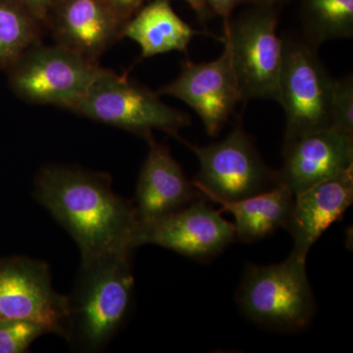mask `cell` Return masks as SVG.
Segmentation results:
<instances>
[{
  "label": "cell",
  "mask_w": 353,
  "mask_h": 353,
  "mask_svg": "<svg viewBox=\"0 0 353 353\" xmlns=\"http://www.w3.org/2000/svg\"><path fill=\"white\" fill-rule=\"evenodd\" d=\"M34 196L80 248L82 265L132 255L139 226L132 201L114 192L112 179L65 166L44 167Z\"/></svg>",
  "instance_id": "6da1fadb"
},
{
  "label": "cell",
  "mask_w": 353,
  "mask_h": 353,
  "mask_svg": "<svg viewBox=\"0 0 353 353\" xmlns=\"http://www.w3.org/2000/svg\"><path fill=\"white\" fill-rule=\"evenodd\" d=\"M131 255L81 265L69 301L66 340L87 352L101 350L126 322L134 299Z\"/></svg>",
  "instance_id": "7a4b0ae2"
},
{
  "label": "cell",
  "mask_w": 353,
  "mask_h": 353,
  "mask_svg": "<svg viewBox=\"0 0 353 353\" xmlns=\"http://www.w3.org/2000/svg\"><path fill=\"white\" fill-rule=\"evenodd\" d=\"M236 299L248 319L277 331L305 328L316 311L306 260L292 255L282 263L248 265Z\"/></svg>",
  "instance_id": "3957f363"
},
{
  "label": "cell",
  "mask_w": 353,
  "mask_h": 353,
  "mask_svg": "<svg viewBox=\"0 0 353 353\" xmlns=\"http://www.w3.org/2000/svg\"><path fill=\"white\" fill-rule=\"evenodd\" d=\"M68 110L145 139L153 130L176 138L190 125L188 114L166 105L157 92L108 69Z\"/></svg>",
  "instance_id": "277c9868"
},
{
  "label": "cell",
  "mask_w": 353,
  "mask_h": 353,
  "mask_svg": "<svg viewBox=\"0 0 353 353\" xmlns=\"http://www.w3.org/2000/svg\"><path fill=\"white\" fill-rule=\"evenodd\" d=\"M224 23L223 41L231 53L243 101H280L284 39L277 32L275 7L253 4L239 17Z\"/></svg>",
  "instance_id": "5b68a950"
},
{
  "label": "cell",
  "mask_w": 353,
  "mask_h": 353,
  "mask_svg": "<svg viewBox=\"0 0 353 353\" xmlns=\"http://www.w3.org/2000/svg\"><path fill=\"white\" fill-rule=\"evenodd\" d=\"M63 46L29 48L7 71L11 90L23 101L68 109L105 72Z\"/></svg>",
  "instance_id": "8992f818"
},
{
  "label": "cell",
  "mask_w": 353,
  "mask_h": 353,
  "mask_svg": "<svg viewBox=\"0 0 353 353\" xmlns=\"http://www.w3.org/2000/svg\"><path fill=\"white\" fill-rule=\"evenodd\" d=\"M199 158V173L192 183L204 199L236 201L280 185L278 172L260 157L252 138L241 124L226 139L199 146L176 137Z\"/></svg>",
  "instance_id": "52a82bcc"
},
{
  "label": "cell",
  "mask_w": 353,
  "mask_h": 353,
  "mask_svg": "<svg viewBox=\"0 0 353 353\" xmlns=\"http://www.w3.org/2000/svg\"><path fill=\"white\" fill-rule=\"evenodd\" d=\"M316 48L307 41H284L280 101L285 114V143L332 128L333 80Z\"/></svg>",
  "instance_id": "ba28073f"
},
{
  "label": "cell",
  "mask_w": 353,
  "mask_h": 353,
  "mask_svg": "<svg viewBox=\"0 0 353 353\" xmlns=\"http://www.w3.org/2000/svg\"><path fill=\"white\" fill-rule=\"evenodd\" d=\"M25 320L67 338L68 296L52 287L50 265L22 256L0 259V322Z\"/></svg>",
  "instance_id": "9c48e42d"
},
{
  "label": "cell",
  "mask_w": 353,
  "mask_h": 353,
  "mask_svg": "<svg viewBox=\"0 0 353 353\" xmlns=\"http://www.w3.org/2000/svg\"><path fill=\"white\" fill-rule=\"evenodd\" d=\"M221 212L199 197L172 214L139 223L134 245L137 248L152 243L190 259L208 261L236 240L234 224Z\"/></svg>",
  "instance_id": "30bf717a"
},
{
  "label": "cell",
  "mask_w": 353,
  "mask_h": 353,
  "mask_svg": "<svg viewBox=\"0 0 353 353\" xmlns=\"http://www.w3.org/2000/svg\"><path fill=\"white\" fill-rule=\"evenodd\" d=\"M187 103L201 118L206 132L217 136L243 101L227 44L217 59L205 63L185 61L180 75L157 90Z\"/></svg>",
  "instance_id": "8fae6325"
},
{
  "label": "cell",
  "mask_w": 353,
  "mask_h": 353,
  "mask_svg": "<svg viewBox=\"0 0 353 353\" xmlns=\"http://www.w3.org/2000/svg\"><path fill=\"white\" fill-rule=\"evenodd\" d=\"M353 166V134L333 128L304 134L284 145L281 183L294 196Z\"/></svg>",
  "instance_id": "7c38bea8"
},
{
  "label": "cell",
  "mask_w": 353,
  "mask_h": 353,
  "mask_svg": "<svg viewBox=\"0 0 353 353\" xmlns=\"http://www.w3.org/2000/svg\"><path fill=\"white\" fill-rule=\"evenodd\" d=\"M125 25L106 0H62L46 23L55 43L97 63Z\"/></svg>",
  "instance_id": "4fadbf2b"
},
{
  "label": "cell",
  "mask_w": 353,
  "mask_h": 353,
  "mask_svg": "<svg viewBox=\"0 0 353 353\" xmlns=\"http://www.w3.org/2000/svg\"><path fill=\"white\" fill-rule=\"evenodd\" d=\"M353 201V166L294 196V206L284 228L294 241L290 255L306 260L318 239Z\"/></svg>",
  "instance_id": "5bb4252c"
},
{
  "label": "cell",
  "mask_w": 353,
  "mask_h": 353,
  "mask_svg": "<svg viewBox=\"0 0 353 353\" xmlns=\"http://www.w3.org/2000/svg\"><path fill=\"white\" fill-rule=\"evenodd\" d=\"M145 139L150 152L139 174L134 204L139 223L172 214L202 196L168 148L152 136Z\"/></svg>",
  "instance_id": "9a60e30c"
},
{
  "label": "cell",
  "mask_w": 353,
  "mask_h": 353,
  "mask_svg": "<svg viewBox=\"0 0 353 353\" xmlns=\"http://www.w3.org/2000/svg\"><path fill=\"white\" fill-rule=\"evenodd\" d=\"M197 34L201 32L181 19L166 0H154L141 7L128 21L122 32L123 38L139 44L143 58L185 51Z\"/></svg>",
  "instance_id": "2e32d148"
},
{
  "label": "cell",
  "mask_w": 353,
  "mask_h": 353,
  "mask_svg": "<svg viewBox=\"0 0 353 353\" xmlns=\"http://www.w3.org/2000/svg\"><path fill=\"white\" fill-rule=\"evenodd\" d=\"M209 199L220 204L221 211L234 216L236 239L243 243H254L285 226L294 206V194L287 185L280 183L272 190L241 201H227L215 197Z\"/></svg>",
  "instance_id": "e0dca14e"
},
{
  "label": "cell",
  "mask_w": 353,
  "mask_h": 353,
  "mask_svg": "<svg viewBox=\"0 0 353 353\" xmlns=\"http://www.w3.org/2000/svg\"><path fill=\"white\" fill-rule=\"evenodd\" d=\"M43 27L19 0H0V70L8 71L26 51L41 43Z\"/></svg>",
  "instance_id": "ac0fdd59"
},
{
  "label": "cell",
  "mask_w": 353,
  "mask_h": 353,
  "mask_svg": "<svg viewBox=\"0 0 353 353\" xmlns=\"http://www.w3.org/2000/svg\"><path fill=\"white\" fill-rule=\"evenodd\" d=\"M306 41L318 46L353 36V0H299Z\"/></svg>",
  "instance_id": "d6986e66"
},
{
  "label": "cell",
  "mask_w": 353,
  "mask_h": 353,
  "mask_svg": "<svg viewBox=\"0 0 353 353\" xmlns=\"http://www.w3.org/2000/svg\"><path fill=\"white\" fill-rule=\"evenodd\" d=\"M50 331L38 323L14 320L0 322V353H24L37 339Z\"/></svg>",
  "instance_id": "ffe728a7"
},
{
  "label": "cell",
  "mask_w": 353,
  "mask_h": 353,
  "mask_svg": "<svg viewBox=\"0 0 353 353\" xmlns=\"http://www.w3.org/2000/svg\"><path fill=\"white\" fill-rule=\"evenodd\" d=\"M332 128L353 134V79L333 80L331 101Z\"/></svg>",
  "instance_id": "44dd1931"
},
{
  "label": "cell",
  "mask_w": 353,
  "mask_h": 353,
  "mask_svg": "<svg viewBox=\"0 0 353 353\" xmlns=\"http://www.w3.org/2000/svg\"><path fill=\"white\" fill-rule=\"evenodd\" d=\"M32 15L43 26H46L51 13L62 0H19Z\"/></svg>",
  "instance_id": "7402d4cb"
},
{
  "label": "cell",
  "mask_w": 353,
  "mask_h": 353,
  "mask_svg": "<svg viewBox=\"0 0 353 353\" xmlns=\"http://www.w3.org/2000/svg\"><path fill=\"white\" fill-rule=\"evenodd\" d=\"M114 9L120 19L126 24L141 7L145 0H106Z\"/></svg>",
  "instance_id": "603a6c76"
},
{
  "label": "cell",
  "mask_w": 353,
  "mask_h": 353,
  "mask_svg": "<svg viewBox=\"0 0 353 353\" xmlns=\"http://www.w3.org/2000/svg\"><path fill=\"white\" fill-rule=\"evenodd\" d=\"M210 11H213L223 19L228 20L231 18L236 7L243 3H252V0H206Z\"/></svg>",
  "instance_id": "cb8c5ba5"
},
{
  "label": "cell",
  "mask_w": 353,
  "mask_h": 353,
  "mask_svg": "<svg viewBox=\"0 0 353 353\" xmlns=\"http://www.w3.org/2000/svg\"><path fill=\"white\" fill-rule=\"evenodd\" d=\"M166 1H170V0H166ZM182 1L187 2L196 11L201 20H205L208 18L210 9H209L206 0H182Z\"/></svg>",
  "instance_id": "d4e9b609"
},
{
  "label": "cell",
  "mask_w": 353,
  "mask_h": 353,
  "mask_svg": "<svg viewBox=\"0 0 353 353\" xmlns=\"http://www.w3.org/2000/svg\"><path fill=\"white\" fill-rule=\"evenodd\" d=\"M285 0H252V3L256 4V6L276 7L277 4Z\"/></svg>",
  "instance_id": "484cf974"
}]
</instances>
